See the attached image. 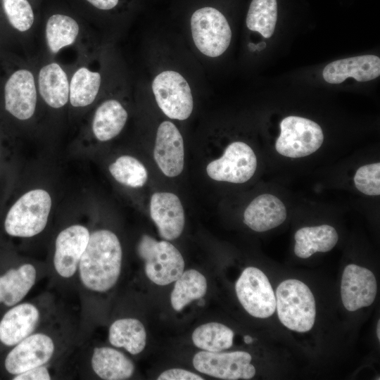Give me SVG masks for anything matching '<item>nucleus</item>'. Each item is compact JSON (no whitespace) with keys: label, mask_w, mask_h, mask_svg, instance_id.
Segmentation results:
<instances>
[{"label":"nucleus","mask_w":380,"mask_h":380,"mask_svg":"<svg viewBox=\"0 0 380 380\" xmlns=\"http://www.w3.org/2000/svg\"><path fill=\"white\" fill-rule=\"evenodd\" d=\"M294 253L298 258H308L316 252H327L338 239L336 229L328 224L305 227L296 231Z\"/></svg>","instance_id":"nucleus-26"},{"label":"nucleus","mask_w":380,"mask_h":380,"mask_svg":"<svg viewBox=\"0 0 380 380\" xmlns=\"http://www.w3.org/2000/svg\"><path fill=\"white\" fill-rule=\"evenodd\" d=\"M151 91L160 110L170 119L185 120L194 110V97L186 77L172 69L156 73L151 81Z\"/></svg>","instance_id":"nucleus-6"},{"label":"nucleus","mask_w":380,"mask_h":380,"mask_svg":"<svg viewBox=\"0 0 380 380\" xmlns=\"http://www.w3.org/2000/svg\"><path fill=\"white\" fill-rule=\"evenodd\" d=\"M44 365L33 367L23 373L15 375L14 380H49L51 375L49 368Z\"/></svg>","instance_id":"nucleus-34"},{"label":"nucleus","mask_w":380,"mask_h":380,"mask_svg":"<svg viewBox=\"0 0 380 380\" xmlns=\"http://www.w3.org/2000/svg\"><path fill=\"white\" fill-rule=\"evenodd\" d=\"M56 343L49 334L34 332L8 353L5 368L11 374L17 375L33 367L46 365L53 357Z\"/></svg>","instance_id":"nucleus-15"},{"label":"nucleus","mask_w":380,"mask_h":380,"mask_svg":"<svg viewBox=\"0 0 380 380\" xmlns=\"http://www.w3.org/2000/svg\"><path fill=\"white\" fill-rule=\"evenodd\" d=\"M4 108L15 119L32 120L37 113L39 97L34 63L13 70L3 87Z\"/></svg>","instance_id":"nucleus-8"},{"label":"nucleus","mask_w":380,"mask_h":380,"mask_svg":"<svg viewBox=\"0 0 380 380\" xmlns=\"http://www.w3.org/2000/svg\"><path fill=\"white\" fill-rule=\"evenodd\" d=\"M234 332L218 322H209L198 327L192 334L194 344L203 350L217 353L232 347Z\"/></svg>","instance_id":"nucleus-29"},{"label":"nucleus","mask_w":380,"mask_h":380,"mask_svg":"<svg viewBox=\"0 0 380 380\" xmlns=\"http://www.w3.org/2000/svg\"><path fill=\"white\" fill-rule=\"evenodd\" d=\"M110 343L122 348L132 355L140 353L146 343V333L143 324L134 318L115 320L108 331Z\"/></svg>","instance_id":"nucleus-27"},{"label":"nucleus","mask_w":380,"mask_h":380,"mask_svg":"<svg viewBox=\"0 0 380 380\" xmlns=\"http://www.w3.org/2000/svg\"><path fill=\"white\" fill-rule=\"evenodd\" d=\"M103 53L96 49L81 55L69 68V106L84 110L92 106L103 93L110 75Z\"/></svg>","instance_id":"nucleus-2"},{"label":"nucleus","mask_w":380,"mask_h":380,"mask_svg":"<svg viewBox=\"0 0 380 380\" xmlns=\"http://www.w3.org/2000/svg\"><path fill=\"white\" fill-rule=\"evenodd\" d=\"M243 341L246 343L249 344L253 342V339L251 336L246 335L244 336Z\"/></svg>","instance_id":"nucleus-38"},{"label":"nucleus","mask_w":380,"mask_h":380,"mask_svg":"<svg viewBox=\"0 0 380 380\" xmlns=\"http://www.w3.org/2000/svg\"><path fill=\"white\" fill-rule=\"evenodd\" d=\"M257 168L253 150L242 141L231 143L223 155L209 163L207 175L213 180L242 184L248 181Z\"/></svg>","instance_id":"nucleus-13"},{"label":"nucleus","mask_w":380,"mask_h":380,"mask_svg":"<svg viewBox=\"0 0 380 380\" xmlns=\"http://www.w3.org/2000/svg\"><path fill=\"white\" fill-rule=\"evenodd\" d=\"M37 279V270L31 263H25L0 276V303L13 306L29 293Z\"/></svg>","instance_id":"nucleus-25"},{"label":"nucleus","mask_w":380,"mask_h":380,"mask_svg":"<svg viewBox=\"0 0 380 380\" xmlns=\"http://www.w3.org/2000/svg\"><path fill=\"white\" fill-rule=\"evenodd\" d=\"M277 19V0H252L246 19L251 31L270 38L274 32Z\"/></svg>","instance_id":"nucleus-30"},{"label":"nucleus","mask_w":380,"mask_h":380,"mask_svg":"<svg viewBox=\"0 0 380 380\" xmlns=\"http://www.w3.org/2000/svg\"><path fill=\"white\" fill-rule=\"evenodd\" d=\"M52 208L50 194L44 189H34L23 194L8 211L6 232L12 236L30 238L46 227Z\"/></svg>","instance_id":"nucleus-3"},{"label":"nucleus","mask_w":380,"mask_h":380,"mask_svg":"<svg viewBox=\"0 0 380 380\" xmlns=\"http://www.w3.org/2000/svg\"><path fill=\"white\" fill-rule=\"evenodd\" d=\"M91 368L101 379L124 380L131 377L134 365L122 352L110 347H97L91 358Z\"/></svg>","instance_id":"nucleus-24"},{"label":"nucleus","mask_w":380,"mask_h":380,"mask_svg":"<svg viewBox=\"0 0 380 380\" xmlns=\"http://www.w3.org/2000/svg\"><path fill=\"white\" fill-rule=\"evenodd\" d=\"M158 380H203L201 376L183 369H170L162 372Z\"/></svg>","instance_id":"nucleus-35"},{"label":"nucleus","mask_w":380,"mask_h":380,"mask_svg":"<svg viewBox=\"0 0 380 380\" xmlns=\"http://www.w3.org/2000/svg\"><path fill=\"white\" fill-rule=\"evenodd\" d=\"M4 11L11 26L22 34L32 32L35 17L27 0H2Z\"/></svg>","instance_id":"nucleus-32"},{"label":"nucleus","mask_w":380,"mask_h":380,"mask_svg":"<svg viewBox=\"0 0 380 380\" xmlns=\"http://www.w3.org/2000/svg\"><path fill=\"white\" fill-rule=\"evenodd\" d=\"M286 218V210L282 201L275 196L267 194L255 198L243 213L244 223L258 232L279 226Z\"/></svg>","instance_id":"nucleus-23"},{"label":"nucleus","mask_w":380,"mask_h":380,"mask_svg":"<svg viewBox=\"0 0 380 380\" xmlns=\"http://www.w3.org/2000/svg\"><path fill=\"white\" fill-rule=\"evenodd\" d=\"M377 284L369 270L354 264L348 265L343 272L341 295L348 311L371 305L375 300Z\"/></svg>","instance_id":"nucleus-18"},{"label":"nucleus","mask_w":380,"mask_h":380,"mask_svg":"<svg viewBox=\"0 0 380 380\" xmlns=\"http://www.w3.org/2000/svg\"><path fill=\"white\" fill-rule=\"evenodd\" d=\"M276 308L280 322L288 329L310 331L315 323L316 305L309 287L297 279H287L276 290Z\"/></svg>","instance_id":"nucleus-4"},{"label":"nucleus","mask_w":380,"mask_h":380,"mask_svg":"<svg viewBox=\"0 0 380 380\" xmlns=\"http://www.w3.org/2000/svg\"><path fill=\"white\" fill-rule=\"evenodd\" d=\"M380 75V58L374 55H362L333 61L325 66L322 75L330 84H340L348 77L367 82Z\"/></svg>","instance_id":"nucleus-22"},{"label":"nucleus","mask_w":380,"mask_h":380,"mask_svg":"<svg viewBox=\"0 0 380 380\" xmlns=\"http://www.w3.org/2000/svg\"><path fill=\"white\" fill-rule=\"evenodd\" d=\"M155 161L167 177L180 175L184 165V140L177 127L164 120L158 127L153 148Z\"/></svg>","instance_id":"nucleus-17"},{"label":"nucleus","mask_w":380,"mask_h":380,"mask_svg":"<svg viewBox=\"0 0 380 380\" xmlns=\"http://www.w3.org/2000/svg\"><path fill=\"white\" fill-rule=\"evenodd\" d=\"M45 56L56 59L64 50L77 49L80 55L96 49L91 46L87 30L76 19L63 13H55L46 20L44 30Z\"/></svg>","instance_id":"nucleus-10"},{"label":"nucleus","mask_w":380,"mask_h":380,"mask_svg":"<svg viewBox=\"0 0 380 380\" xmlns=\"http://www.w3.org/2000/svg\"><path fill=\"white\" fill-rule=\"evenodd\" d=\"M380 320L378 321L376 327V335L379 340H380Z\"/></svg>","instance_id":"nucleus-39"},{"label":"nucleus","mask_w":380,"mask_h":380,"mask_svg":"<svg viewBox=\"0 0 380 380\" xmlns=\"http://www.w3.org/2000/svg\"><path fill=\"white\" fill-rule=\"evenodd\" d=\"M94 8L104 11L116 8L120 0H86Z\"/></svg>","instance_id":"nucleus-36"},{"label":"nucleus","mask_w":380,"mask_h":380,"mask_svg":"<svg viewBox=\"0 0 380 380\" xmlns=\"http://www.w3.org/2000/svg\"><path fill=\"white\" fill-rule=\"evenodd\" d=\"M207 291L205 277L196 270L184 271L175 281L170 301L173 309L181 311L194 300L203 298Z\"/></svg>","instance_id":"nucleus-28"},{"label":"nucleus","mask_w":380,"mask_h":380,"mask_svg":"<svg viewBox=\"0 0 380 380\" xmlns=\"http://www.w3.org/2000/svg\"><path fill=\"white\" fill-rule=\"evenodd\" d=\"M113 82L111 80L110 93L106 94L95 108L90 123L93 137L99 141L106 142L115 138L124 129L128 111L122 100L113 93Z\"/></svg>","instance_id":"nucleus-19"},{"label":"nucleus","mask_w":380,"mask_h":380,"mask_svg":"<svg viewBox=\"0 0 380 380\" xmlns=\"http://www.w3.org/2000/svg\"><path fill=\"white\" fill-rule=\"evenodd\" d=\"M34 65L39 102L56 111L69 106V68L46 56Z\"/></svg>","instance_id":"nucleus-12"},{"label":"nucleus","mask_w":380,"mask_h":380,"mask_svg":"<svg viewBox=\"0 0 380 380\" xmlns=\"http://www.w3.org/2000/svg\"><path fill=\"white\" fill-rule=\"evenodd\" d=\"M137 252L144 261L148 278L159 286L175 281L182 274L184 260L177 248L167 241H157L148 235H143Z\"/></svg>","instance_id":"nucleus-7"},{"label":"nucleus","mask_w":380,"mask_h":380,"mask_svg":"<svg viewBox=\"0 0 380 380\" xmlns=\"http://www.w3.org/2000/svg\"><path fill=\"white\" fill-rule=\"evenodd\" d=\"M276 151L289 158H301L315 152L322 146L324 134L315 122L299 116H288L280 123Z\"/></svg>","instance_id":"nucleus-9"},{"label":"nucleus","mask_w":380,"mask_h":380,"mask_svg":"<svg viewBox=\"0 0 380 380\" xmlns=\"http://www.w3.org/2000/svg\"><path fill=\"white\" fill-rule=\"evenodd\" d=\"M266 46V44L263 42H260V44L255 45L256 50L260 51L263 49Z\"/></svg>","instance_id":"nucleus-37"},{"label":"nucleus","mask_w":380,"mask_h":380,"mask_svg":"<svg viewBox=\"0 0 380 380\" xmlns=\"http://www.w3.org/2000/svg\"><path fill=\"white\" fill-rule=\"evenodd\" d=\"M108 170L115 181L131 188L141 187L148 179L146 167L131 156L124 155L118 157L109 165Z\"/></svg>","instance_id":"nucleus-31"},{"label":"nucleus","mask_w":380,"mask_h":380,"mask_svg":"<svg viewBox=\"0 0 380 380\" xmlns=\"http://www.w3.org/2000/svg\"><path fill=\"white\" fill-rule=\"evenodd\" d=\"M38 307L32 303L16 304L0 321V341L13 346L34 333L40 319Z\"/></svg>","instance_id":"nucleus-21"},{"label":"nucleus","mask_w":380,"mask_h":380,"mask_svg":"<svg viewBox=\"0 0 380 380\" xmlns=\"http://www.w3.org/2000/svg\"><path fill=\"white\" fill-rule=\"evenodd\" d=\"M122 260V251L117 235L108 229L94 231L79 263L81 283L91 291H108L118 280Z\"/></svg>","instance_id":"nucleus-1"},{"label":"nucleus","mask_w":380,"mask_h":380,"mask_svg":"<svg viewBox=\"0 0 380 380\" xmlns=\"http://www.w3.org/2000/svg\"><path fill=\"white\" fill-rule=\"evenodd\" d=\"M251 355L244 351L213 353L202 350L193 358L194 368L205 374L225 380L251 379L255 368Z\"/></svg>","instance_id":"nucleus-14"},{"label":"nucleus","mask_w":380,"mask_h":380,"mask_svg":"<svg viewBox=\"0 0 380 380\" xmlns=\"http://www.w3.org/2000/svg\"><path fill=\"white\" fill-rule=\"evenodd\" d=\"M189 26L194 45L205 57L217 58L229 46L231 27L217 8L205 6L195 10L190 17Z\"/></svg>","instance_id":"nucleus-5"},{"label":"nucleus","mask_w":380,"mask_h":380,"mask_svg":"<svg viewBox=\"0 0 380 380\" xmlns=\"http://www.w3.org/2000/svg\"><path fill=\"white\" fill-rule=\"evenodd\" d=\"M380 163L368 164L359 167L354 176L355 187L367 196L380 194Z\"/></svg>","instance_id":"nucleus-33"},{"label":"nucleus","mask_w":380,"mask_h":380,"mask_svg":"<svg viewBox=\"0 0 380 380\" xmlns=\"http://www.w3.org/2000/svg\"><path fill=\"white\" fill-rule=\"evenodd\" d=\"M90 234L87 227L79 224L70 225L58 233L55 241L53 262L59 276L70 278L76 273Z\"/></svg>","instance_id":"nucleus-16"},{"label":"nucleus","mask_w":380,"mask_h":380,"mask_svg":"<svg viewBox=\"0 0 380 380\" xmlns=\"http://www.w3.org/2000/svg\"><path fill=\"white\" fill-rule=\"evenodd\" d=\"M237 298L253 317L267 318L276 310V297L267 276L254 267L246 268L235 285Z\"/></svg>","instance_id":"nucleus-11"},{"label":"nucleus","mask_w":380,"mask_h":380,"mask_svg":"<svg viewBox=\"0 0 380 380\" xmlns=\"http://www.w3.org/2000/svg\"><path fill=\"white\" fill-rule=\"evenodd\" d=\"M150 215L163 239L174 240L182 233L184 211L180 199L175 194L154 193L150 201Z\"/></svg>","instance_id":"nucleus-20"}]
</instances>
